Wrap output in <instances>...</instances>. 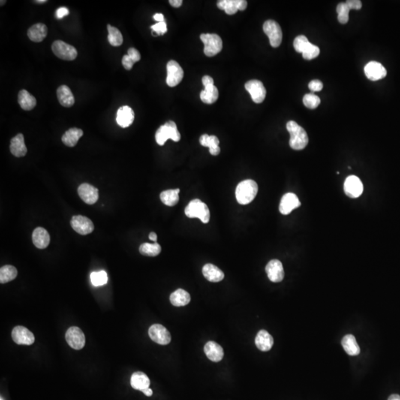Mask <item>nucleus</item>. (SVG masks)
I'll use <instances>...</instances> for the list:
<instances>
[{"instance_id":"nucleus-1","label":"nucleus","mask_w":400,"mask_h":400,"mask_svg":"<svg viewBox=\"0 0 400 400\" xmlns=\"http://www.w3.org/2000/svg\"><path fill=\"white\" fill-rule=\"evenodd\" d=\"M286 128L290 133V148L296 151L304 149L308 143V136L305 130L294 121L287 122Z\"/></svg>"},{"instance_id":"nucleus-2","label":"nucleus","mask_w":400,"mask_h":400,"mask_svg":"<svg viewBox=\"0 0 400 400\" xmlns=\"http://www.w3.org/2000/svg\"><path fill=\"white\" fill-rule=\"evenodd\" d=\"M258 185L255 181L247 179L239 182L236 188V198L240 205H248L255 199Z\"/></svg>"},{"instance_id":"nucleus-3","label":"nucleus","mask_w":400,"mask_h":400,"mask_svg":"<svg viewBox=\"0 0 400 400\" xmlns=\"http://www.w3.org/2000/svg\"><path fill=\"white\" fill-rule=\"evenodd\" d=\"M185 214L188 218H198L202 223H208L210 221L209 208L206 204L200 200H191L185 209Z\"/></svg>"},{"instance_id":"nucleus-4","label":"nucleus","mask_w":400,"mask_h":400,"mask_svg":"<svg viewBox=\"0 0 400 400\" xmlns=\"http://www.w3.org/2000/svg\"><path fill=\"white\" fill-rule=\"evenodd\" d=\"M155 138L157 144L164 145L166 141L169 139H172L174 142H179L181 139V135L178 131L176 123L173 121H169L157 130Z\"/></svg>"},{"instance_id":"nucleus-5","label":"nucleus","mask_w":400,"mask_h":400,"mask_svg":"<svg viewBox=\"0 0 400 400\" xmlns=\"http://www.w3.org/2000/svg\"><path fill=\"white\" fill-rule=\"evenodd\" d=\"M201 40L204 43V53L207 57H214L223 49L221 37L216 34H202Z\"/></svg>"},{"instance_id":"nucleus-6","label":"nucleus","mask_w":400,"mask_h":400,"mask_svg":"<svg viewBox=\"0 0 400 400\" xmlns=\"http://www.w3.org/2000/svg\"><path fill=\"white\" fill-rule=\"evenodd\" d=\"M52 49L55 56L62 60H74L77 57L76 49L62 40H56L54 42Z\"/></svg>"},{"instance_id":"nucleus-7","label":"nucleus","mask_w":400,"mask_h":400,"mask_svg":"<svg viewBox=\"0 0 400 400\" xmlns=\"http://www.w3.org/2000/svg\"><path fill=\"white\" fill-rule=\"evenodd\" d=\"M263 31L269 38L270 44L273 48H278L283 40L281 27L276 21L267 20L263 25Z\"/></svg>"},{"instance_id":"nucleus-8","label":"nucleus","mask_w":400,"mask_h":400,"mask_svg":"<svg viewBox=\"0 0 400 400\" xmlns=\"http://www.w3.org/2000/svg\"><path fill=\"white\" fill-rule=\"evenodd\" d=\"M184 71L177 62L171 60L167 64L166 83L169 86L175 87L179 85L183 79Z\"/></svg>"},{"instance_id":"nucleus-9","label":"nucleus","mask_w":400,"mask_h":400,"mask_svg":"<svg viewBox=\"0 0 400 400\" xmlns=\"http://www.w3.org/2000/svg\"><path fill=\"white\" fill-rule=\"evenodd\" d=\"M150 338L157 344L166 345L171 341L170 332L164 326L160 324L152 325L148 330Z\"/></svg>"},{"instance_id":"nucleus-10","label":"nucleus","mask_w":400,"mask_h":400,"mask_svg":"<svg viewBox=\"0 0 400 400\" xmlns=\"http://www.w3.org/2000/svg\"><path fill=\"white\" fill-rule=\"evenodd\" d=\"M245 88L251 94V99L254 103L260 104L264 101L266 97V89L263 82L253 79L245 83Z\"/></svg>"},{"instance_id":"nucleus-11","label":"nucleus","mask_w":400,"mask_h":400,"mask_svg":"<svg viewBox=\"0 0 400 400\" xmlns=\"http://www.w3.org/2000/svg\"><path fill=\"white\" fill-rule=\"evenodd\" d=\"M344 191L347 197L352 199L358 198L363 192L362 181L356 176H347L344 183Z\"/></svg>"},{"instance_id":"nucleus-12","label":"nucleus","mask_w":400,"mask_h":400,"mask_svg":"<svg viewBox=\"0 0 400 400\" xmlns=\"http://www.w3.org/2000/svg\"><path fill=\"white\" fill-rule=\"evenodd\" d=\"M65 340L69 345L75 350H81L85 347V337L79 328L73 326L67 331Z\"/></svg>"},{"instance_id":"nucleus-13","label":"nucleus","mask_w":400,"mask_h":400,"mask_svg":"<svg viewBox=\"0 0 400 400\" xmlns=\"http://www.w3.org/2000/svg\"><path fill=\"white\" fill-rule=\"evenodd\" d=\"M72 229L81 235H87L94 231V226L92 221L83 216H73L70 220Z\"/></svg>"},{"instance_id":"nucleus-14","label":"nucleus","mask_w":400,"mask_h":400,"mask_svg":"<svg viewBox=\"0 0 400 400\" xmlns=\"http://www.w3.org/2000/svg\"><path fill=\"white\" fill-rule=\"evenodd\" d=\"M12 339L18 344L31 345L35 341L34 334L30 332L27 328L22 326H16L12 331Z\"/></svg>"},{"instance_id":"nucleus-15","label":"nucleus","mask_w":400,"mask_h":400,"mask_svg":"<svg viewBox=\"0 0 400 400\" xmlns=\"http://www.w3.org/2000/svg\"><path fill=\"white\" fill-rule=\"evenodd\" d=\"M266 271L268 279L273 283H280L284 279V268L280 260H271L267 264Z\"/></svg>"},{"instance_id":"nucleus-16","label":"nucleus","mask_w":400,"mask_h":400,"mask_svg":"<svg viewBox=\"0 0 400 400\" xmlns=\"http://www.w3.org/2000/svg\"><path fill=\"white\" fill-rule=\"evenodd\" d=\"M364 70H365V76L371 81L380 80L386 77L387 75L386 67L380 62H375V61L368 62L365 65Z\"/></svg>"},{"instance_id":"nucleus-17","label":"nucleus","mask_w":400,"mask_h":400,"mask_svg":"<svg viewBox=\"0 0 400 400\" xmlns=\"http://www.w3.org/2000/svg\"><path fill=\"white\" fill-rule=\"evenodd\" d=\"M301 205L300 201L297 196L293 193H287L282 197L280 204V212L283 215L290 214L293 210L299 208Z\"/></svg>"},{"instance_id":"nucleus-18","label":"nucleus","mask_w":400,"mask_h":400,"mask_svg":"<svg viewBox=\"0 0 400 400\" xmlns=\"http://www.w3.org/2000/svg\"><path fill=\"white\" fill-rule=\"evenodd\" d=\"M248 6L245 0H220L217 2V7L224 10L229 15H233L238 10H244Z\"/></svg>"},{"instance_id":"nucleus-19","label":"nucleus","mask_w":400,"mask_h":400,"mask_svg":"<svg viewBox=\"0 0 400 400\" xmlns=\"http://www.w3.org/2000/svg\"><path fill=\"white\" fill-rule=\"evenodd\" d=\"M79 197L88 205H94L99 199V191L97 188L88 183H83L78 188Z\"/></svg>"},{"instance_id":"nucleus-20","label":"nucleus","mask_w":400,"mask_h":400,"mask_svg":"<svg viewBox=\"0 0 400 400\" xmlns=\"http://www.w3.org/2000/svg\"><path fill=\"white\" fill-rule=\"evenodd\" d=\"M134 112L131 107L128 106L119 108L116 114V120L118 125L122 128H128L134 120Z\"/></svg>"},{"instance_id":"nucleus-21","label":"nucleus","mask_w":400,"mask_h":400,"mask_svg":"<svg viewBox=\"0 0 400 400\" xmlns=\"http://www.w3.org/2000/svg\"><path fill=\"white\" fill-rule=\"evenodd\" d=\"M204 351L207 357L212 362H220L224 356V350L221 345L214 341H209L205 344Z\"/></svg>"},{"instance_id":"nucleus-22","label":"nucleus","mask_w":400,"mask_h":400,"mask_svg":"<svg viewBox=\"0 0 400 400\" xmlns=\"http://www.w3.org/2000/svg\"><path fill=\"white\" fill-rule=\"evenodd\" d=\"M10 150L11 154L16 157H22L26 155L28 152L25 143L23 134L19 133L10 141Z\"/></svg>"},{"instance_id":"nucleus-23","label":"nucleus","mask_w":400,"mask_h":400,"mask_svg":"<svg viewBox=\"0 0 400 400\" xmlns=\"http://www.w3.org/2000/svg\"><path fill=\"white\" fill-rule=\"evenodd\" d=\"M33 242L39 249H44L50 243V235L49 232L43 228H37L33 232Z\"/></svg>"},{"instance_id":"nucleus-24","label":"nucleus","mask_w":400,"mask_h":400,"mask_svg":"<svg viewBox=\"0 0 400 400\" xmlns=\"http://www.w3.org/2000/svg\"><path fill=\"white\" fill-rule=\"evenodd\" d=\"M48 35V28L45 24L37 23L28 31V37L34 43H41Z\"/></svg>"},{"instance_id":"nucleus-25","label":"nucleus","mask_w":400,"mask_h":400,"mask_svg":"<svg viewBox=\"0 0 400 400\" xmlns=\"http://www.w3.org/2000/svg\"><path fill=\"white\" fill-rule=\"evenodd\" d=\"M202 274L205 278L211 283H219L225 277L223 271L213 264L205 265L202 268Z\"/></svg>"},{"instance_id":"nucleus-26","label":"nucleus","mask_w":400,"mask_h":400,"mask_svg":"<svg viewBox=\"0 0 400 400\" xmlns=\"http://www.w3.org/2000/svg\"><path fill=\"white\" fill-rule=\"evenodd\" d=\"M255 344L259 350L268 351L272 348L274 339L267 331L261 330L256 336Z\"/></svg>"},{"instance_id":"nucleus-27","label":"nucleus","mask_w":400,"mask_h":400,"mask_svg":"<svg viewBox=\"0 0 400 400\" xmlns=\"http://www.w3.org/2000/svg\"><path fill=\"white\" fill-rule=\"evenodd\" d=\"M58 100L61 106L65 108H70L74 105L75 99L71 90L67 85H61L57 91Z\"/></svg>"},{"instance_id":"nucleus-28","label":"nucleus","mask_w":400,"mask_h":400,"mask_svg":"<svg viewBox=\"0 0 400 400\" xmlns=\"http://www.w3.org/2000/svg\"><path fill=\"white\" fill-rule=\"evenodd\" d=\"M342 345L346 353L350 356H357L360 353V347L354 336L347 334L342 340Z\"/></svg>"},{"instance_id":"nucleus-29","label":"nucleus","mask_w":400,"mask_h":400,"mask_svg":"<svg viewBox=\"0 0 400 400\" xmlns=\"http://www.w3.org/2000/svg\"><path fill=\"white\" fill-rule=\"evenodd\" d=\"M200 142L204 147L209 148V152L211 155L217 156L220 154V148L219 146L220 140L217 136L214 135L209 136L208 134H203L200 136Z\"/></svg>"},{"instance_id":"nucleus-30","label":"nucleus","mask_w":400,"mask_h":400,"mask_svg":"<svg viewBox=\"0 0 400 400\" xmlns=\"http://www.w3.org/2000/svg\"><path fill=\"white\" fill-rule=\"evenodd\" d=\"M170 302L173 306H185L191 302V296L186 290L182 288L177 289L171 294Z\"/></svg>"},{"instance_id":"nucleus-31","label":"nucleus","mask_w":400,"mask_h":400,"mask_svg":"<svg viewBox=\"0 0 400 400\" xmlns=\"http://www.w3.org/2000/svg\"><path fill=\"white\" fill-rule=\"evenodd\" d=\"M18 103L25 111H31L37 106V100L26 90H21L18 94Z\"/></svg>"},{"instance_id":"nucleus-32","label":"nucleus","mask_w":400,"mask_h":400,"mask_svg":"<svg viewBox=\"0 0 400 400\" xmlns=\"http://www.w3.org/2000/svg\"><path fill=\"white\" fill-rule=\"evenodd\" d=\"M151 382L145 373L137 371L133 373L131 378V385L133 389L138 391H142L149 388Z\"/></svg>"},{"instance_id":"nucleus-33","label":"nucleus","mask_w":400,"mask_h":400,"mask_svg":"<svg viewBox=\"0 0 400 400\" xmlns=\"http://www.w3.org/2000/svg\"><path fill=\"white\" fill-rule=\"evenodd\" d=\"M82 135H83L82 130L77 128H70L62 136V141L66 146L74 147Z\"/></svg>"},{"instance_id":"nucleus-34","label":"nucleus","mask_w":400,"mask_h":400,"mask_svg":"<svg viewBox=\"0 0 400 400\" xmlns=\"http://www.w3.org/2000/svg\"><path fill=\"white\" fill-rule=\"evenodd\" d=\"M218 89L214 85L205 87V90L200 93L201 100L206 104H213L218 100Z\"/></svg>"},{"instance_id":"nucleus-35","label":"nucleus","mask_w":400,"mask_h":400,"mask_svg":"<svg viewBox=\"0 0 400 400\" xmlns=\"http://www.w3.org/2000/svg\"><path fill=\"white\" fill-rule=\"evenodd\" d=\"M180 190H167L160 194V200L167 206H174L179 202V194Z\"/></svg>"},{"instance_id":"nucleus-36","label":"nucleus","mask_w":400,"mask_h":400,"mask_svg":"<svg viewBox=\"0 0 400 400\" xmlns=\"http://www.w3.org/2000/svg\"><path fill=\"white\" fill-rule=\"evenodd\" d=\"M108 31H109L108 40L110 45L114 47H118L123 43V37H122V33L118 28L112 26L111 25H108Z\"/></svg>"},{"instance_id":"nucleus-37","label":"nucleus","mask_w":400,"mask_h":400,"mask_svg":"<svg viewBox=\"0 0 400 400\" xmlns=\"http://www.w3.org/2000/svg\"><path fill=\"white\" fill-rule=\"evenodd\" d=\"M17 270L14 266H4L0 268V283L1 284L9 283L16 279Z\"/></svg>"},{"instance_id":"nucleus-38","label":"nucleus","mask_w":400,"mask_h":400,"mask_svg":"<svg viewBox=\"0 0 400 400\" xmlns=\"http://www.w3.org/2000/svg\"><path fill=\"white\" fill-rule=\"evenodd\" d=\"M161 246L157 242L154 244L143 243L139 247V252L141 254L147 257H157L161 252Z\"/></svg>"},{"instance_id":"nucleus-39","label":"nucleus","mask_w":400,"mask_h":400,"mask_svg":"<svg viewBox=\"0 0 400 400\" xmlns=\"http://www.w3.org/2000/svg\"><path fill=\"white\" fill-rule=\"evenodd\" d=\"M349 8L346 2L340 3L337 7V12L338 13V20L340 23L346 24L349 20Z\"/></svg>"},{"instance_id":"nucleus-40","label":"nucleus","mask_w":400,"mask_h":400,"mask_svg":"<svg viewBox=\"0 0 400 400\" xmlns=\"http://www.w3.org/2000/svg\"><path fill=\"white\" fill-rule=\"evenodd\" d=\"M91 280L94 286H104L108 283L107 273L104 271L91 273Z\"/></svg>"},{"instance_id":"nucleus-41","label":"nucleus","mask_w":400,"mask_h":400,"mask_svg":"<svg viewBox=\"0 0 400 400\" xmlns=\"http://www.w3.org/2000/svg\"><path fill=\"white\" fill-rule=\"evenodd\" d=\"M321 100L318 96L313 94H305L303 97V103L305 107L309 109H315L320 106Z\"/></svg>"},{"instance_id":"nucleus-42","label":"nucleus","mask_w":400,"mask_h":400,"mask_svg":"<svg viewBox=\"0 0 400 400\" xmlns=\"http://www.w3.org/2000/svg\"><path fill=\"white\" fill-rule=\"evenodd\" d=\"M310 43H311L308 41V38L305 36H298L295 38L294 42H293V47L296 52L302 54L307 47L309 46Z\"/></svg>"},{"instance_id":"nucleus-43","label":"nucleus","mask_w":400,"mask_h":400,"mask_svg":"<svg viewBox=\"0 0 400 400\" xmlns=\"http://www.w3.org/2000/svg\"><path fill=\"white\" fill-rule=\"evenodd\" d=\"M320 48L310 43L309 46L307 47V49L302 53V57H303L304 59H307V60H311V59L317 58L320 55Z\"/></svg>"},{"instance_id":"nucleus-44","label":"nucleus","mask_w":400,"mask_h":400,"mask_svg":"<svg viewBox=\"0 0 400 400\" xmlns=\"http://www.w3.org/2000/svg\"><path fill=\"white\" fill-rule=\"evenodd\" d=\"M151 28L154 31V33L157 34V36L163 35V34H166L168 30L166 22H157L155 25H152Z\"/></svg>"},{"instance_id":"nucleus-45","label":"nucleus","mask_w":400,"mask_h":400,"mask_svg":"<svg viewBox=\"0 0 400 400\" xmlns=\"http://www.w3.org/2000/svg\"><path fill=\"white\" fill-rule=\"evenodd\" d=\"M308 88H309V89L311 90V91H313V92H317V91H320L323 90V84L321 81L314 79V80L310 82L309 85H308Z\"/></svg>"},{"instance_id":"nucleus-46","label":"nucleus","mask_w":400,"mask_h":400,"mask_svg":"<svg viewBox=\"0 0 400 400\" xmlns=\"http://www.w3.org/2000/svg\"><path fill=\"white\" fill-rule=\"evenodd\" d=\"M128 55L129 56V57L132 59L133 62H134V63L139 62L141 59L140 54H139V52H138L136 49H134V48H130V49H128Z\"/></svg>"},{"instance_id":"nucleus-47","label":"nucleus","mask_w":400,"mask_h":400,"mask_svg":"<svg viewBox=\"0 0 400 400\" xmlns=\"http://www.w3.org/2000/svg\"><path fill=\"white\" fill-rule=\"evenodd\" d=\"M122 65H123L124 67H125L127 70H131L133 65H134V62L129 57L128 55H124L123 58H122Z\"/></svg>"},{"instance_id":"nucleus-48","label":"nucleus","mask_w":400,"mask_h":400,"mask_svg":"<svg viewBox=\"0 0 400 400\" xmlns=\"http://www.w3.org/2000/svg\"><path fill=\"white\" fill-rule=\"evenodd\" d=\"M346 4H347L349 8L354 9V10H359L362 7V1L359 0H347L346 1Z\"/></svg>"},{"instance_id":"nucleus-49","label":"nucleus","mask_w":400,"mask_h":400,"mask_svg":"<svg viewBox=\"0 0 400 400\" xmlns=\"http://www.w3.org/2000/svg\"><path fill=\"white\" fill-rule=\"evenodd\" d=\"M69 14V10L65 7H59L56 11V17L60 19Z\"/></svg>"},{"instance_id":"nucleus-50","label":"nucleus","mask_w":400,"mask_h":400,"mask_svg":"<svg viewBox=\"0 0 400 400\" xmlns=\"http://www.w3.org/2000/svg\"><path fill=\"white\" fill-rule=\"evenodd\" d=\"M202 84L204 87L208 86V85H214V81L213 78L210 76H204L202 79Z\"/></svg>"},{"instance_id":"nucleus-51","label":"nucleus","mask_w":400,"mask_h":400,"mask_svg":"<svg viewBox=\"0 0 400 400\" xmlns=\"http://www.w3.org/2000/svg\"><path fill=\"white\" fill-rule=\"evenodd\" d=\"M169 3L173 7H179L182 4V0H170Z\"/></svg>"},{"instance_id":"nucleus-52","label":"nucleus","mask_w":400,"mask_h":400,"mask_svg":"<svg viewBox=\"0 0 400 400\" xmlns=\"http://www.w3.org/2000/svg\"><path fill=\"white\" fill-rule=\"evenodd\" d=\"M154 19L158 22H163L164 21V16L162 13H156L154 16Z\"/></svg>"},{"instance_id":"nucleus-53","label":"nucleus","mask_w":400,"mask_h":400,"mask_svg":"<svg viewBox=\"0 0 400 400\" xmlns=\"http://www.w3.org/2000/svg\"><path fill=\"white\" fill-rule=\"evenodd\" d=\"M144 395H146L147 397H151L153 395V391L151 390V389L148 388V389H144V390L141 391Z\"/></svg>"},{"instance_id":"nucleus-54","label":"nucleus","mask_w":400,"mask_h":400,"mask_svg":"<svg viewBox=\"0 0 400 400\" xmlns=\"http://www.w3.org/2000/svg\"><path fill=\"white\" fill-rule=\"evenodd\" d=\"M149 239H151V240L154 241V242H157V235L156 234V233H154V232H151L149 234Z\"/></svg>"},{"instance_id":"nucleus-55","label":"nucleus","mask_w":400,"mask_h":400,"mask_svg":"<svg viewBox=\"0 0 400 400\" xmlns=\"http://www.w3.org/2000/svg\"><path fill=\"white\" fill-rule=\"evenodd\" d=\"M388 400H400V396L398 395H392L389 397Z\"/></svg>"},{"instance_id":"nucleus-56","label":"nucleus","mask_w":400,"mask_h":400,"mask_svg":"<svg viewBox=\"0 0 400 400\" xmlns=\"http://www.w3.org/2000/svg\"><path fill=\"white\" fill-rule=\"evenodd\" d=\"M34 2L39 3V4H43V3L47 2V0H37V1H34Z\"/></svg>"},{"instance_id":"nucleus-57","label":"nucleus","mask_w":400,"mask_h":400,"mask_svg":"<svg viewBox=\"0 0 400 400\" xmlns=\"http://www.w3.org/2000/svg\"><path fill=\"white\" fill-rule=\"evenodd\" d=\"M4 2H6V1H1V6H2Z\"/></svg>"},{"instance_id":"nucleus-58","label":"nucleus","mask_w":400,"mask_h":400,"mask_svg":"<svg viewBox=\"0 0 400 400\" xmlns=\"http://www.w3.org/2000/svg\"><path fill=\"white\" fill-rule=\"evenodd\" d=\"M2 400V399H1V400Z\"/></svg>"}]
</instances>
